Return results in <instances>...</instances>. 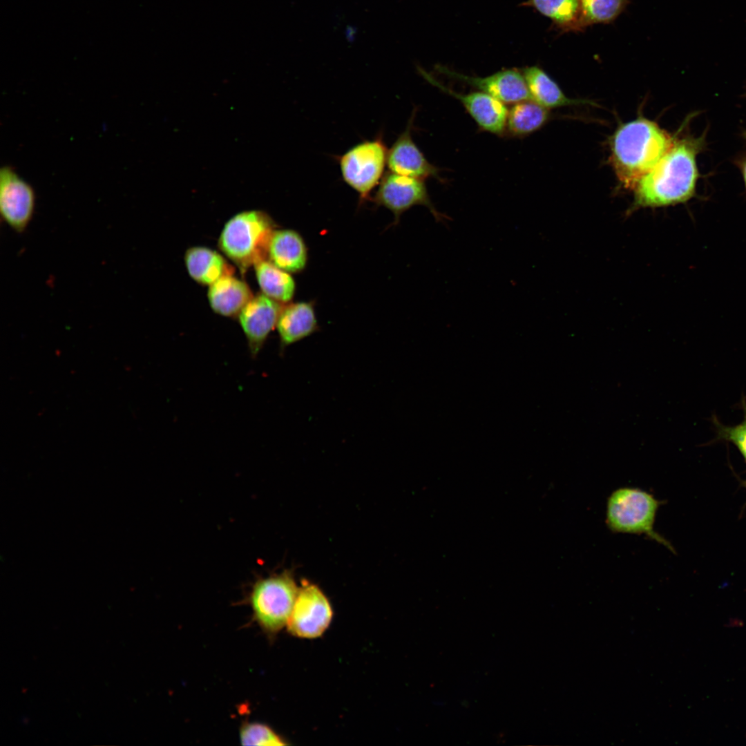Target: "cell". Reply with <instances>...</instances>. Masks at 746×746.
<instances>
[{
	"mask_svg": "<svg viewBox=\"0 0 746 746\" xmlns=\"http://www.w3.org/2000/svg\"><path fill=\"white\" fill-rule=\"evenodd\" d=\"M354 34H355V31H354L353 28H347V32H346V35H347V39H353Z\"/></svg>",
	"mask_w": 746,
	"mask_h": 746,
	"instance_id": "26",
	"label": "cell"
},
{
	"mask_svg": "<svg viewBox=\"0 0 746 746\" xmlns=\"http://www.w3.org/2000/svg\"><path fill=\"white\" fill-rule=\"evenodd\" d=\"M744 136H745V137L746 139V132L744 133Z\"/></svg>",
	"mask_w": 746,
	"mask_h": 746,
	"instance_id": "27",
	"label": "cell"
},
{
	"mask_svg": "<svg viewBox=\"0 0 746 746\" xmlns=\"http://www.w3.org/2000/svg\"><path fill=\"white\" fill-rule=\"evenodd\" d=\"M416 111H413L405 129L388 149L387 166L389 171L399 175L425 180H440L439 169L425 158L412 137Z\"/></svg>",
	"mask_w": 746,
	"mask_h": 746,
	"instance_id": "13",
	"label": "cell"
},
{
	"mask_svg": "<svg viewBox=\"0 0 746 746\" xmlns=\"http://www.w3.org/2000/svg\"><path fill=\"white\" fill-rule=\"evenodd\" d=\"M282 308L279 302L260 294L253 296L238 314L252 358L258 355L269 333L276 327Z\"/></svg>",
	"mask_w": 746,
	"mask_h": 746,
	"instance_id": "12",
	"label": "cell"
},
{
	"mask_svg": "<svg viewBox=\"0 0 746 746\" xmlns=\"http://www.w3.org/2000/svg\"><path fill=\"white\" fill-rule=\"evenodd\" d=\"M419 70L430 84L457 99L481 130L497 135L505 133L508 109L504 103L480 90L466 94L457 93L421 68Z\"/></svg>",
	"mask_w": 746,
	"mask_h": 746,
	"instance_id": "10",
	"label": "cell"
},
{
	"mask_svg": "<svg viewBox=\"0 0 746 746\" xmlns=\"http://www.w3.org/2000/svg\"><path fill=\"white\" fill-rule=\"evenodd\" d=\"M388 149L383 134L364 140L338 157L344 182L359 196L360 204L370 199V193L384 175Z\"/></svg>",
	"mask_w": 746,
	"mask_h": 746,
	"instance_id": "6",
	"label": "cell"
},
{
	"mask_svg": "<svg viewBox=\"0 0 746 746\" xmlns=\"http://www.w3.org/2000/svg\"><path fill=\"white\" fill-rule=\"evenodd\" d=\"M184 260L191 277L201 284L210 285L222 276L231 274L222 256L206 247L190 248Z\"/></svg>",
	"mask_w": 746,
	"mask_h": 746,
	"instance_id": "20",
	"label": "cell"
},
{
	"mask_svg": "<svg viewBox=\"0 0 746 746\" xmlns=\"http://www.w3.org/2000/svg\"><path fill=\"white\" fill-rule=\"evenodd\" d=\"M741 171L743 173V180L746 186V160L741 164Z\"/></svg>",
	"mask_w": 746,
	"mask_h": 746,
	"instance_id": "25",
	"label": "cell"
},
{
	"mask_svg": "<svg viewBox=\"0 0 746 746\" xmlns=\"http://www.w3.org/2000/svg\"><path fill=\"white\" fill-rule=\"evenodd\" d=\"M583 21L586 27L595 23H608L624 10L628 0H580Z\"/></svg>",
	"mask_w": 746,
	"mask_h": 746,
	"instance_id": "22",
	"label": "cell"
},
{
	"mask_svg": "<svg viewBox=\"0 0 746 746\" xmlns=\"http://www.w3.org/2000/svg\"><path fill=\"white\" fill-rule=\"evenodd\" d=\"M254 265L258 284L265 295L279 303H287L291 300L296 285L289 273L265 260Z\"/></svg>",
	"mask_w": 746,
	"mask_h": 746,
	"instance_id": "21",
	"label": "cell"
},
{
	"mask_svg": "<svg viewBox=\"0 0 746 746\" xmlns=\"http://www.w3.org/2000/svg\"><path fill=\"white\" fill-rule=\"evenodd\" d=\"M36 207L33 187L11 166L0 169V213L2 220L17 233L24 232Z\"/></svg>",
	"mask_w": 746,
	"mask_h": 746,
	"instance_id": "8",
	"label": "cell"
},
{
	"mask_svg": "<svg viewBox=\"0 0 746 746\" xmlns=\"http://www.w3.org/2000/svg\"><path fill=\"white\" fill-rule=\"evenodd\" d=\"M522 6L535 8L562 32L580 31L586 28L580 0H528Z\"/></svg>",
	"mask_w": 746,
	"mask_h": 746,
	"instance_id": "18",
	"label": "cell"
},
{
	"mask_svg": "<svg viewBox=\"0 0 746 746\" xmlns=\"http://www.w3.org/2000/svg\"><path fill=\"white\" fill-rule=\"evenodd\" d=\"M522 73L531 99L549 110L566 106L592 104L589 100L566 97L557 84L538 66L526 67Z\"/></svg>",
	"mask_w": 746,
	"mask_h": 746,
	"instance_id": "17",
	"label": "cell"
},
{
	"mask_svg": "<svg viewBox=\"0 0 746 746\" xmlns=\"http://www.w3.org/2000/svg\"><path fill=\"white\" fill-rule=\"evenodd\" d=\"M267 256L269 261L288 273L303 271L308 258L303 238L292 229L274 231L269 242Z\"/></svg>",
	"mask_w": 746,
	"mask_h": 746,
	"instance_id": "15",
	"label": "cell"
},
{
	"mask_svg": "<svg viewBox=\"0 0 746 746\" xmlns=\"http://www.w3.org/2000/svg\"><path fill=\"white\" fill-rule=\"evenodd\" d=\"M333 612L327 598L316 585L303 582L287 624L289 632L302 638L321 636L329 627Z\"/></svg>",
	"mask_w": 746,
	"mask_h": 746,
	"instance_id": "9",
	"label": "cell"
},
{
	"mask_svg": "<svg viewBox=\"0 0 746 746\" xmlns=\"http://www.w3.org/2000/svg\"><path fill=\"white\" fill-rule=\"evenodd\" d=\"M240 740L243 745H285L287 743L268 726L257 723L242 725Z\"/></svg>",
	"mask_w": 746,
	"mask_h": 746,
	"instance_id": "23",
	"label": "cell"
},
{
	"mask_svg": "<svg viewBox=\"0 0 746 746\" xmlns=\"http://www.w3.org/2000/svg\"><path fill=\"white\" fill-rule=\"evenodd\" d=\"M275 224L260 211H247L232 217L219 238L222 251L240 267L245 269L264 260Z\"/></svg>",
	"mask_w": 746,
	"mask_h": 746,
	"instance_id": "4",
	"label": "cell"
},
{
	"mask_svg": "<svg viewBox=\"0 0 746 746\" xmlns=\"http://www.w3.org/2000/svg\"><path fill=\"white\" fill-rule=\"evenodd\" d=\"M276 328L280 353L290 345L311 336L319 329L314 303L301 301L283 307Z\"/></svg>",
	"mask_w": 746,
	"mask_h": 746,
	"instance_id": "14",
	"label": "cell"
},
{
	"mask_svg": "<svg viewBox=\"0 0 746 746\" xmlns=\"http://www.w3.org/2000/svg\"><path fill=\"white\" fill-rule=\"evenodd\" d=\"M253 297L247 285L227 274L209 285L208 298L213 310L224 316L239 314Z\"/></svg>",
	"mask_w": 746,
	"mask_h": 746,
	"instance_id": "16",
	"label": "cell"
},
{
	"mask_svg": "<svg viewBox=\"0 0 746 746\" xmlns=\"http://www.w3.org/2000/svg\"><path fill=\"white\" fill-rule=\"evenodd\" d=\"M549 109L530 99L513 104L508 110L505 133L523 137L542 128L549 120Z\"/></svg>",
	"mask_w": 746,
	"mask_h": 746,
	"instance_id": "19",
	"label": "cell"
},
{
	"mask_svg": "<svg viewBox=\"0 0 746 746\" xmlns=\"http://www.w3.org/2000/svg\"><path fill=\"white\" fill-rule=\"evenodd\" d=\"M662 504L652 493L641 488H618L607 499L606 524L613 533L643 535L674 553L670 542L654 528Z\"/></svg>",
	"mask_w": 746,
	"mask_h": 746,
	"instance_id": "3",
	"label": "cell"
},
{
	"mask_svg": "<svg viewBox=\"0 0 746 746\" xmlns=\"http://www.w3.org/2000/svg\"><path fill=\"white\" fill-rule=\"evenodd\" d=\"M673 141L658 124L643 117L621 124L609 142V161L619 182L624 188L634 190Z\"/></svg>",
	"mask_w": 746,
	"mask_h": 746,
	"instance_id": "2",
	"label": "cell"
},
{
	"mask_svg": "<svg viewBox=\"0 0 746 746\" xmlns=\"http://www.w3.org/2000/svg\"><path fill=\"white\" fill-rule=\"evenodd\" d=\"M436 69L439 73L465 82L504 104H515L531 99L522 72L515 68L502 70L484 77L458 73L443 66H437Z\"/></svg>",
	"mask_w": 746,
	"mask_h": 746,
	"instance_id": "11",
	"label": "cell"
},
{
	"mask_svg": "<svg viewBox=\"0 0 746 746\" xmlns=\"http://www.w3.org/2000/svg\"><path fill=\"white\" fill-rule=\"evenodd\" d=\"M298 587L289 572L258 580L249 597L254 618L265 631L276 633L287 625Z\"/></svg>",
	"mask_w": 746,
	"mask_h": 746,
	"instance_id": "5",
	"label": "cell"
},
{
	"mask_svg": "<svg viewBox=\"0 0 746 746\" xmlns=\"http://www.w3.org/2000/svg\"><path fill=\"white\" fill-rule=\"evenodd\" d=\"M424 181L388 171L381 179L372 201L394 214V224H398L404 212L417 205L427 207L437 222H443L448 217L435 208Z\"/></svg>",
	"mask_w": 746,
	"mask_h": 746,
	"instance_id": "7",
	"label": "cell"
},
{
	"mask_svg": "<svg viewBox=\"0 0 746 746\" xmlns=\"http://www.w3.org/2000/svg\"><path fill=\"white\" fill-rule=\"evenodd\" d=\"M720 433L723 438L732 442L738 448L746 461V418L735 426L721 427Z\"/></svg>",
	"mask_w": 746,
	"mask_h": 746,
	"instance_id": "24",
	"label": "cell"
},
{
	"mask_svg": "<svg viewBox=\"0 0 746 746\" xmlns=\"http://www.w3.org/2000/svg\"><path fill=\"white\" fill-rule=\"evenodd\" d=\"M704 145V136L674 139L664 155L634 189L635 205L664 207L692 198L698 178L696 156Z\"/></svg>",
	"mask_w": 746,
	"mask_h": 746,
	"instance_id": "1",
	"label": "cell"
}]
</instances>
